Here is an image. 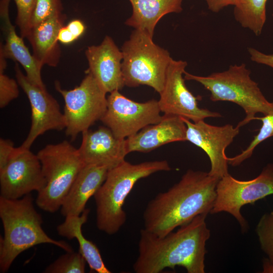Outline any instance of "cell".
Listing matches in <instances>:
<instances>
[{
  "mask_svg": "<svg viewBox=\"0 0 273 273\" xmlns=\"http://www.w3.org/2000/svg\"><path fill=\"white\" fill-rule=\"evenodd\" d=\"M219 179L208 172L188 170L178 183L148 202L143 214L144 229L162 237L199 215L208 214Z\"/></svg>",
  "mask_w": 273,
  "mask_h": 273,
  "instance_id": "6da1fadb",
  "label": "cell"
},
{
  "mask_svg": "<svg viewBox=\"0 0 273 273\" xmlns=\"http://www.w3.org/2000/svg\"><path fill=\"white\" fill-rule=\"evenodd\" d=\"M207 215H199L162 237L141 229L138 256L133 265L134 272L159 273L178 266L188 273L205 272L206 242L210 236Z\"/></svg>",
  "mask_w": 273,
  "mask_h": 273,
  "instance_id": "7a4b0ae2",
  "label": "cell"
},
{
  "mask_svg": "<svg viewBox=\"0 0 273 273\" xmlns=\"http://www.w3.org/2000/svg\"><path fill=\"white\" fill-rule=\"evenodd\" d=\"M0 217L4 230L0 239L1 272H6L18 255L37 245L48 243L73 251L66 242L54 240L45 233L31 194L17 199L0 196Z\"/></svg>",
  "mask_w": 273,
  "mask_h": 273,
  "instance_id": "3957f363",
  "label": "cell"
},
{
  "mask_svg": "<svg viewBox=\"0 0 273 273\" xmlns=\"http://www.w3.org/2000/svg\"><path fill=\"white\" fill-rule=\"evenodd\" d=\"M171 169L166 160L131 164L125 160L109 169L106 178L94 196L98 229L109 235L120 231L126 220L125 201L138 180L159 171Z\"/></svg>",
  "mask_w": 273,
  "mask_h": 273,
  "instance_id": "277c9868",
  "label": "cell"
},
{
  "mask_svg": "<svg viewBox=\"0 0 273 273\" xmlns=\"http://www.w3.org/2000/svg\"><path fill=\"white\" fill-rule=\"evenodd\" d=\"M184 78L202 84L209 92L212 101H227L240 106L245 117L237 125L239 128L254 120L257 113L265 115L273 111V103L265 98L244 63L231 65L226 70L207 76L195 75L185 71Z\"/></svg>",
  "mask_w": 273,
  "mask_h": 273,
  "instance_id": "5b68a950",
  "label": "cell"
},
{
  "mask_svg": "<svg viewBox=\"0 0 273 273\" xmlns=\"http://www.w3.org/2000/svg\"><path fill=\"white\" fill-rule=\"evenodd\" d=\"M47 184L37 192V206L54 213L61 208L79 172L84 166L78 149L64 141L49 144L37 153Z\"/></svg>",
  "mask_w": 273,
  "mask_h": 273,
  "instance_id": "8992f818",
  "label": "cell"
},
{
  "mask_svg": "<svg viewBox=\"0 0 273 273\" xmlns=\"http://www.w3.org/2000/svg\"><path fill=\"white\" fill-rule=\"evenodd\" d=\"M122 72L124 85L149 86L160 94L172 58L169 53L153 41L145 32L134 29L121 48Z\"/></svg>",
  "mask_w": 273,
  "mask_h": 273,
  "instance_id": "52a82bcc",
  "label": "cell"
},
{
  "mask_svg": "<svg viewBox=\"0 0 273 273\" xmlns=\"http://www.w3.org/2000/svg\"><path fill=\"white\" fill-rule=\"evenodd\" d=\"M55 87L64 100L65 133L72 140L101 120L106 111L107 93L88 72L80 84L73 89H62L58 81Z\"/></svg>",
  "mask_w": 273,
  "mask_h": 273,
  "instance_id": "ba28073f",
  "label": "cell"
},
{
  "mask_svg": "<svg viewBox=\"0 0 273 273\" xmlns=\"http://www.w3.org/2000/svg\"><path fill=\"white\" fill-rule=\"evenodd\" d=\"M216 192L210 213H230L238 221L242 232H246L248 223L240 212L241 208L273 194V164L266 165L259 175L249 180H238L229 173L219 179Z\"/></svg>",
  "mask_w": 273,
  "mask_h": 273,
  "instance_id": "9c48e42d",
  "label": "cell"
},
{
  "mask_svg": "<svg viewBox=\"0 0 273 273\" xmlns=\"http://www.w3.org/2000/svg\"><path fill=\"white\" fill-rule=\"evenodd\" d=\"M161 112L156 100L136 102L116 90L107 97V110L101 121L117 138L125 139L160 121Z\"/></svg>",
  "mask_w": 273,
  "mask_h": 273,
  "instance_id": "30bf717a",
  "label": "cell"
},
{
  "mask_svg": "<svg viewBox=\"0 0 273 273\" xmlns=\"http://www.w3.org/2000/svg\"><path fill=\"white\" fill-rule=\"evenodd\" d=\"M187 66L186 61L171 60L158 101L161 111L164 114L178 116L194 122L207 118L221 117L218 112L198 106L199 97L192 94L185 82L183 75Z\"/></svg>",
  "mask_w": 273,
  "mask_h": 273,
  "instance_id": "8fae6325",
  "label": "cell"
},
{
  "mask_svg": "<svg viewBox=\"0 0 273 273\" xmlns=\"http://www.w3.org/2000/svg\"><path fill=\"white\" fill-rule=\"evenodd\" d=\"M47 182L37 154L20 146L15 148L7 163L0 168L1 197L17 199L42 190Z\"/></svg>",
  "mask_w": 273,
  "mask_h": 273,
  "instance_id": "7c38bea8",
  "label": "cell"
},
{
  "mask_svg": "<svg viewBox=\"0 0 273 273\" xmlns=\"http://www.w3.org/2000/svg\"><path fill=\"white\" fill-rule=\"evenodd\" d=\"M15 71L19 85L26 94L31 106L30 130L21 146L24 148L30 149L37 138L46 131L65 129L66 120L59 103L47 89L32 83L22 72L17 63L15 66Z\"/></svg>",
  "mask_w": 273,
  "mask_h": 273,
  "instance_id": "4fadbf2b",
  "label": "cell"
},
{
  "mask_svg": "<svg viewBox=\"0 0 273 273\" xmlns=\"http://www.w3.org/2000/svg\"><path fill=\"white\" fill-rule=\"evenodd\" d=\"M183 119L187 125L186 141L203 150L209 159V174L219 179L229 174L225 151L239 133L240 128L231 124L215 126L204 120L194 122Z\"/></svg>",
  "mask_w": 273,
  "mask_h": 273,
  "instance_id": "5bb4252c",
  "label": "cell"
},
{
  "mask_svg": "<svg viewBox=\"0 0 273 273\" xmlns=\"http://www.w3.org/2000/svg\"><path fill=\"white\" fill-rule=\"evenodd\" d=\"M82 141L77 149L85 165L105 166L110 169L125 160L128 154L126 139L117 138L107 126L82 133Z\"/></svg>",
  "mask_w": 273,
  "mask_h": 273,
  "instance_id": "9a60e30c",
  "label": "cell"
},
{
  "mask_svg": "<svg viewBox=\"0 0 273 273\" xmlns=\"http://www.w3.org/2000/svg\"><path fill=\"white\" fill-rule=\"evenodd\" d=\"M85 56L89 66L87 72L106 93L120 90L125 86L122 53L111 37L107 35L100 44L88 47Z\"/></svg>",
  "mask_w": 273,
  "mask_h": 273,
  "instance_id": "2e32d148",
  "label": "cell"
},
{
  "mask_svg": "<svg viewBox=\"0 0 273 273\" xmlns=\"http://www.w3.org/2000/svg\"><path fill=\"white\" fill-rule=\"evenodd\" d=\"M186 130L182 117L164 114L158 123L148 125L126 139L127 153H148L168 143L187 141Z\"/></svg>",
  "mask_w": 273,
  "mask_h": 273,
  "instance_id": "e0dca14e",
  "label": "cell"
},
{
  "mask_svg": "<svg viewBox=\"0 0 273 273\" xmlns=\"http://www.w3.org/2000/svg\"><path fill=\"white\" fill-rule=\"evenodd\" d=\"M11 0H1L0 16L2 29L5 43H1L0 53L6 59H11L20 63L26 72V76L33 84L43 89L46 87L43 82L41 70L42 66L25 45L23 37L16 33L15 27L11 22L9 7Z\"/></svg>",
  "mask_w": 273,
  "mask_h": 273,
  "instance_id": "ac0fdd59",
  "label": "cell"
},
{
  "mask_svg": "<svg viewBox=\"0 0 273 273\" xmlns=\"http://www.w3.org/2000/svg\"><path fill=\"white\" fill-rule=\"evenodd\" d=\"M66 19V15L61 13L31 28L26 38L31 46L33 56L41 66L56 67L59 64L61 50L58 34Z\"/></svg>",
  "mask_w": 273,
  "mask_h": 273,
  "instance_id": "d6986e66",
  "label": "cell"
},
{
  "mask_svg": "<svg viewBox=\"0 0 273 273\" xmlns=\"http://www.w3.org/2000/svg\"><path fill=\"white\" fill-rule=\"evenodd\" d=\"M109 169L105 166L84 165L79 172L60 208L62 215H80L85 205L105 181Z\"/></svg>",
  "mask_w": 273,
  "mask_h": 273,
  "instance_id": "ffe728a7",
  "label": "cell"
},
{
  "mask_svg": "<svg viewBox=\"0 0 273 273\" xmlns=\"http://www.w3.org/2000/svg\"><path fill=\"white\" fill-rule=\"evenodd\" d=\"M183 0H129L132 12L125 22L153 37L158 22L164 15L182 11Z\"/></svg>",
  "mask_w": 273,
  "mask_h": 273,
  "instance_id": "44dd1931",
  "label": "cell"
},
{
  "mask_svg": "<svg viewBox=\"0 0 273 273\" xmlns=\"http://www.w3.org/2000/svg\"><path fill=\"white\" fill-rule=\"evenodd\" d=\"M89 209L85 208L80 215L65 217L63 222L57 228L58 234L69 240L75 238L79 244L78 252L88 264L90 270L98 273H110L103 260L96 245L86 239L82 233V226L86 222Z\"/></svg>",
  "mask_w": 273,
  "mask_h": 273,
  "instance_id": "7402d4cb",
  "label": "cell"
},
{
  "mask_svg": "<svg viewBox=\"0 0 273 273\" xmlns=\"http://www.w3.org/2000/svg\"><path fill=\"white\" fill-rule=\"evenodd\" d=\"M267 0H235L234 15L243 28L260 35L266 21Z\"/></svg>",
  "mask_w": 273,
  "mask_h": 273,
  "instance_id": "603a6c76",
  "label": "cell"
},
{
  "mask_svg": "<svg viewBox=\"0 0 273 273\" xmlns=\"http://www.w3.org/2000/svg\"><path fill=\"white\" fill-rule=\"evenodd\" d=\"M256 233L261 248L267 255L263 261V272L273 273V212L266 213L260 218Z\"/></svg>",
  "mask_w": 273,
  "mask_h": 273,
  "instance_id": "cb8c5ba5",
  "label": "cell"
},
{
  "mask_svg": "<svg viewBox=\"0 0 273 273\" xmlns=\"http://www.w3.org/2000/svg\"><path fill=\"white\" fill-rule=\"evenodd\" d=\"M254 120H259L262 122L258 133L254 136L253 139L246 149L234 157L228 158L229 164L233 166L239 165L244 160L251 156L254 149L259 144L273 136V111L263 115L262 117L256 116Z\"/></svg>",
  "mask_w": 273,
  "mask_h": 273,
  "instance_id": "d4e9b609",
  "label": "cell"
},
{
  "mask_svg": "<svg viewBox=\"0 0 273 273\" xmlns=\"http://www.w3.org/2000/svg\"><path fill=\"white\" fill-rule=\"evenodd\" d=\"M86 261L78 252H67L47 266L46 273H84Z\"/></svg>",
  "mask_w": 273,
  "mask_h": 273,
  "instance_id": "484cf974",
  "label": "cell"
},
{
  "mask_svg": "<svg viewBox=\"0 0 273 273\" xmlns=\"http://www.w3.org/2000/svg\"><path fill=\"white\" fill-rule=\"evenodd\" d=\"M61 0H36L31 28L54 16L62 13Z\"/></svg>",
  "mask_w": 273,
  "mask_h": 273,
  "instance_id": "4316f807",
  "label": "cell"
},
{
  "mask_svg": "<svg viewBox=\"0 0 273 273\" xmlns=\"http://www.w3.org/2000/svg\"><path fill=\"white\" fill-rule=\"evenodd\" d=\"M17 7L16 24L19 27L21 36L27 37L30 29L31 22L36 0H14Z\"/></svg>",
  "mask_w": 273,
  "mask_h": 273,
  "instance_id": "83f0119b",
  "label": "cell"
},
{
  "mask_svg": "<svg viewBox=\"0 0 273 273\" xmlns=\"http://www.w3.org/2000/svg\"><path fill=\"white\" fill-rule=\"evenodd\" d=\"M19 84L17 80L10 78L0 71V108L7 106L19 95Z\"/></svg>",
  "mask_w": 273,
  "mask_h": 273,
  "instance_id": "f1b7e54d",
  "label": "cell"
},
{
  "mask_svg": "<svg viewBox=\"0 0 273 273\" xmlns=\"http://www.w3.org/2000/svg\"><path fill=\"white\" fill-rule=\"evenodd\" d=\"M15 147L10 140L0 139V168L3 167L8 162Z\"/></svg>",
  "mask_w": 273,
  "mask_h": 273,
  "instance_id": "f546056e",
  "label": "cell"
},
{
  "mask_svg": "<svg viewBox=\"0 0 273 273\" xmlns=\"http://www.w3.org/2000/svg\"><path fill=\"white\" fill-rule=\"evenodd\" d=\"M248 52L253 62L273 68V54H266L253 48H249Z\"/></svg>",
  "mask_w": 273,
  "mask_h": 273,
  "instance_id": "4dcf8cb0",
  "label": "cell"
},
{
  "mask_svg": "<svg viewBox=\"0 0 273 273\" xmlns=\"http://www.w3.org/2000/svg\"><path fill=\"white\" fill-rule=\"evenodd\" d=\"M209 10L217 13L229 6H234L235 0H205Z\"/></svg>",
  "mask_w": 273,
  "mask_h": 273,
  "instance_id": "1f68e13d",
  "label": "cell"
},
{
  "mask_svg": "<svg viewBox=\"0 0 273 273\" xmlns=\"http://www.w3.org/2000/svg\"><path fill=\"white\" fill-rule=\"evenodd\" d=\"M66 26L76 39L82 35L85 31V25L83 23L78 19L70 21Z\"/></svg>",
  "mask_w": 273,
  "mask_h": 273,
  "instance_id": "d6a6232c",
  "label": "cell"
},
{
  "mask_svg": "<svg viewBox=\"0 0 273 273\" xmlns=\"http://www.w3.org/2000/svg\"><path fill=\"white\" fill-rule=\"evenodd\" d=\"M58 39L59 42L61 43L69 44L75 40L76 38L66 26H63L59 30L58 34Z\"/></svg>",
  "mask_w": 273,
  "mask_h": 273,
  "instance_id": "836d02e7",
  "label": "cell"
}]
</instances>
